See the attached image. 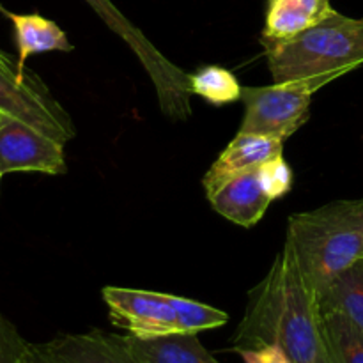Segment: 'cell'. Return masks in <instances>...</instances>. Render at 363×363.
Returning <instances> with one entry per match:
<instances>
[{
	"label": "cell",
	"instance_id": "1",
	"mask_svg": "<svg viewBox=\"0 0 363 363\" xmlns=\"http://www.w3.org/2000/svg\"><path fill=\"white\" fill-rule=\"evenodd\" d=\"M264 346L280 347L291 363H330L319 294L286 247L252 291L234 333L236 353Z\"/></svg>",
	"mask_w": 363,
	"mask_h": 363
},
{
	"label": "cell",
	"instance_id": "2",
	"mask_svg": "<svg viewBox=\"0 0 363 363\" xmlns=\"http://www.w3.org/2000/svg\"><path fill=\"white\" fill-rule=\"evenodd\" d=\"M284 247L319 294L363 259V199L291 215Z\"/></svg>",
	"mask_w": 363,
	"mask_h": 363
},
{
	"label": "cell",
	"instance_id": "3",
	"mask_svg": "<svg viewBox=\"0 0 363 363\" xmlns=\"http://www.w3.org/2000/svg\"><path fill=\"white\" fill-rule=\"evenodd\" d=\"M275 84L321 74H344L363 66V20L339 11L287 41H264Z\"/></svg>",
	"mask_w": 363,
	"mask_h": 363
},
{
	"label": "cell",
	"instance_id": "4",
	"mask_svg": "<svg viewBox=\"0 0 363 363\" xmlns=\"http://www.w3.org/2000/svg\"><path fill=\"white\" fill-rule=\"evenodd\" d=\"M101 294L113 325L140 339L174 333L199 335L229 321V315L220 308L176 294L112 286L105 287Z\"/></svg>",
	"mask_w": 363,
	"mask_h": 363
},
{
	"label": "cell",
	"instance_id": "5",
	"mask_svg": "<svg viewBox=\"0 0 363 363\" xmlns=\"http://www.w3.org/2000/svg\"><path fill=\"white\" fill-rule=\"evenodd\" d=\"M339 78V74H321L266 87H243L245 113L240 133L264 135L286 142L311 119L315 92Z\"/></svg>",
	"mask_w": 363,
	"mask_h": 363
},
{
	"label": "cell",
	"instance_id": "6",
	"mask_svg": "<svg viewBox=\"0 0 363 363\" xmlns=\"http://www.w3.org/2000/svg\"><path fill=\"white\" fill-rule=\"evenodd\" d=\"M103 23L119 35L137 55L138 62L145 69L155 85L156 98L162 112L174 121H186L191 116L190 74L179 66L170 62L140 28L135 27L112 0H85Z\"/></svg>",
	"mask_w": 363,
	"mask_h": 363
},
{
	"label": "cell",
	"instance_id": "7",
	"mask_svg": "<svg viewBox=\"0 0 363 363\" xmlns=\"http://www.w3.org/2000/svg\"><path fill=\"white\" fill-rule=\"evenodd\" d=\"M0 113H7L57 140L74 138L73 119L34 71L0 69Z\"/></svg>",
	"mask_w": 363,
	"mask_h": 363
},
{
	"label": "cell",
	"instance_id": "8",
	"mask_svg": "<svg viewBox=\"0 0 363 363\" xmlns=\"http://www.w3.org/2000/svg\"><path fill=\"white\" fill-rule=\"evenodd\" d=\"M64 142L7 113H0V174H66Z\"/></svg>",
	"mask_w": 363,
	"mask_h": 363
},
{
	"label": "cell",
	"instance_id": "9",
	"mask_svg": "<svg viewBox=\"0 0 363 363\" xmlns=\"http://www.w3.org/2000/svg\"><path fill=\"white\" fill-rule=\"evenodd\" d=\"M284 152V142L279 138L255 133H240L220 152L202 179L206 195H211L223 183L240 174L259 169L268 160Z\"/></svg>",
	"mask_w": 363,
	"mask_h": 363
},
{
	"label": "cell",
	"instance_id": "10",
	"mask_svg": "<svg viewBox=\"0 0 363 363\" xmlns=\"http://www.w3.org/2000/svg\"><path fill=\"white\" fill-rule=\"evenodd\" d=\"M208 201L218 215L247 229L259 223L273 202L262 188L257 169L223 183L208 195Z\"/></svg>",
	"mask_w": 363,
	"mask_h": 363
},
{
	"label": "cell",
	"instance_id": "11",
	"mask_svg": "<svg viewBox=\"0 0 363 363\" xmlns=\"http://www.w3.org/2000/svg\"><path fill=\"white\" fill-rule=\"evenodd\" d=\"M333 13L330 0H268L261 43L296 38Z\"/></svg>",
	"mask_w": 363,
	"mask_h": 363
},
{
	"label": "cell",
	"instance_id": "12",
	"mask_svg": "<svg viewBox=\"0 0 363 363\" xmlns=\"http://www.w3.org/2000/svg\"><path fill=\"white\" fill-rule=\"evenodd\" d=\"M119 339L138 363H220L202 346L197 333H174L152 339L119 335Z\"/></svg>",
	"mask_w": 363,
	"mask_h": 363
},
{
	"label": "cell",
	"instance_id": "13",
	"mask_svg": "<svg viewBox=\"0 0 363 363\" xmlns=\"http://www.w3.org/2000/svg\"><path fill=\"white\" fill-rule=\"evenodd\" d=\"M45 346L59 363H138L123 346L119 335L101 330L57 337Z\"/></svg>",
	"mask_w": 363,
	"mask_h": 363
},
{
	"label": "cell",
	"instance_id": "14",
	"mask_svg": "<svg viewBox=\"0 0 363 363\" xmlns=\"http://www.w3.org/2000/svg\"><path fill=\"white\" fill-rule=\"evenodd\" d=\"M0 13L7 16L13 23L14 41L18 48V66L20 69H27L25 64L32 55L48 52H73L74 46L67 39L66 32L53 20L41 16L38 13H11L0 6Z\"/></svg>",
	"mask_w": 363,
	"mask_h": 363
},
{
	"label": "cell",
	"instance_id": "15",
	"mask_svg": "<svg viewBox=\"0 0 363 363\" xmlns=\"http://www.w3.org/2000/svg\"><path fill=\"white\" fill-rule=\"evenodd\" d=\"M321 311H333L363 332V259L319 293Z\"/></svg>",
	"mask_w": 363,
	"mask_h": 363
},
{
	"label": "cell",
	"instance_id": "16",
	"mask_svg": "<svg viewBox=\"0 0 363 363\" xmlns=\"http://www.w3.org/2000/svg\"><path fill=\"white\" fill-rule=\"evenodd\" d=\"M323 312V333L330 363H363V332L342 314Z\"/></svg>",
	"mask_w": 363,
	"mask_h": 363
},
{
	"label": "cell",
	"instance_id": "17",
	"mask_svg": "<svg viewBox=\"0 0 363 363\" xmlns=\"http://www.w3.org/2000/svg\"><path fill=\"white\" fill-rule=\"evenodd\" d=\"M190 91L215 106L240 101L243 85L233 71L222 66H204L190 74Z\"/></svg>",
	"mask_w": 363,
	"mask_h": 363
},
{
	"label": "cell",
	"instance_id": "18",
	"mask_svg": "<svg viewBox=\"0 0 363 363\" xmlns=\"http://www.w3.org/2000/svg\"><path fill=\"white\" fill-rule=\"evenodd\" d=\"M257 174L262 188L272 201H277V199L289 194L291 186H293V169L286 162L284 155L275 156V158L262 163L257 169Z\"/></svg>",
	"mask_w": 363,
	"mask_h": 363
},
{
	"label": "cell",
	"instance_id": "19",
	"mask_svg": "<svg viewBox=\"0 0 363 363\" xmlns=\"http://www.w3.org/2000/svg\"><path fill=\"white\" fill-rule=\"evenodd\" d=\"M30 347L16 326L0 314V363H27Z\"/></svg>",
	"mask_w": 363,
	"mask_h": 363
},
{
	"label": "cell",
	"instance_id": "20",
	"mask_svg": "<svg viewBox=\"0 0 363 363\" xmlns=\"http://www.w3.org/2000/svg\"><path fill=\"white\" fill-rule=\"evenodd\" d=\"M245 363H291L287 354L277 346H264L257 350L238 351Z\"/></svg>",
	"mask_w": 363,
	"mask_h": 363
},
{
	"label": "cell",
	"instance_id": "21",
	"mask_svg": "<svg viewBox=\"0 0 363 363\" xmlns=\"http://www.w3.org/2000/svg\"><path fill=\"white\" fill-rule=\"evenodd\" d=\"M27 363H59L50 354L45 344H32L30 354H28Z\"/></svg>",
	"mask_w": 363,
	"mask_h": 363
},
{
	"label": "cell",
	"instance_id": "22",
	"mask_svg": "<svg viewBox=\"0 0 363 363\" xmlns=\"http://www.w3.org/2000/svg\"><path fill=\"white\" fill-rule=\"evenodd\" d=\"M13 67H20L18 66V60H14L13 57L0 50V69H13Z\"/></svg>",
	"mask_w": 363,
	"mask_h": 363
},
{
	"label": "cell",
	"instance_id": "23",
	"mask_svg": "<svg viewBox=\"0 0 363 363\" xmlns=\"http://www.w3.org/2000/svg\"><path fill=\"white\" fill-rule=\"evenodd\" d=\"M0 179H2V174H0Z\"/></svg>",
	"mask_w": 363,
	"mask_h": 363
}]
</instances>
